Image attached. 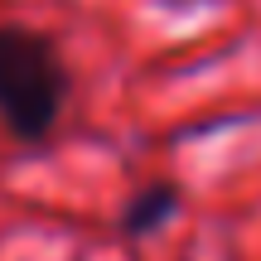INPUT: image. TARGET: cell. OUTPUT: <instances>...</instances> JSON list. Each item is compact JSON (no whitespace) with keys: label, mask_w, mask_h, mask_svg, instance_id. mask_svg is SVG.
I'll return each instance as SVG.
<instances>
[{"label":"cell","mask_w":261,"mask_h":261,"mask_svg":"<svg viewBox=\"0 0 261 261\" xmlns=\"http://www.w3.org/2000/svg\"><path fill=\"white\" fill-rule=\"evenodd\" d=\"M179 203H184V184H179V179H150V184H140L121 203L116 232L130 237V242H145V237H155L160 227L174 223Z\"/></svg>","instance_id":"2"},{"label":"cell","mask_w":261,"mask_h":261,"mask_svg":"<svg viewBox=\"0 0 261 261\" xmlns=\"http://www.w3.org/2000/svg\"><path fill=\"white\" fill-rule=\"evenodd\" d=\"M73 102V68L44 29L0 19V126L19 145H44Z\"/></svg>","instance_id":"1"}]
</instances>
